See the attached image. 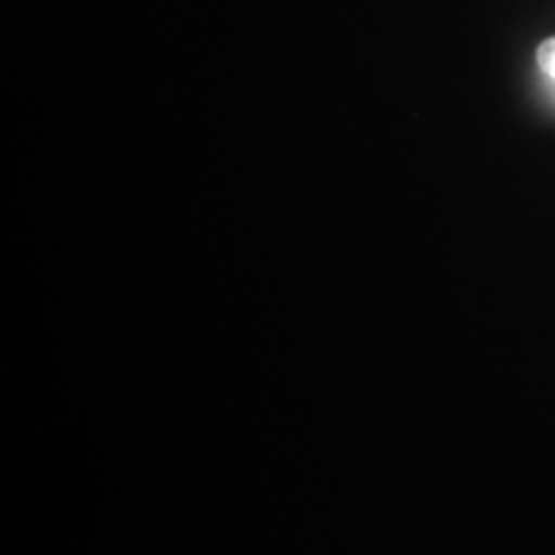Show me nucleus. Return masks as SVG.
<instances>
[{"label": "nucleus", "mask_w": 555, "mask_h": 555, "mask_svg": "<svg viewBox=\"0 0 555 555\" xmlns=\"http://www.w3.org/2000/svg\"><path fill=\"white\" fill-rule=\"evenodd\" d=\"M538 65L547 78L555 80V37H547L543 44L538 47Z\"/></svg>", "instance_id": "nucleus-1"}]
</instances>
